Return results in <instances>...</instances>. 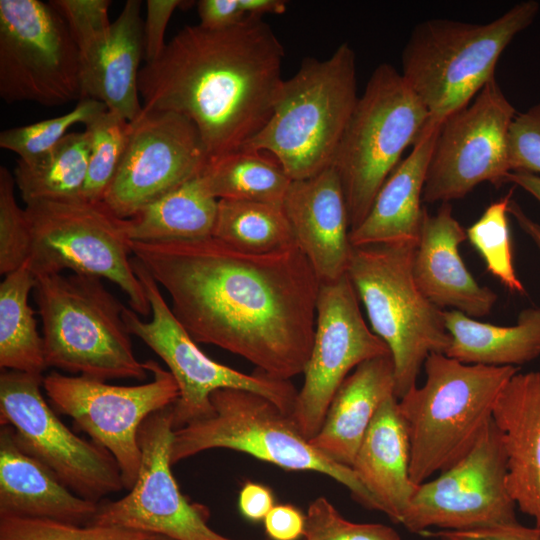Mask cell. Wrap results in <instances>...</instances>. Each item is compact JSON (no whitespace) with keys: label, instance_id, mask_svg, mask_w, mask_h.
<instances>
[{"label":"cell","instance_id":"cell-25","mask_svg":"<svg viewBox=\"0 0 540 540\" xmlns=\"http://www.w3.org/2000/svg\"><path fill=\"white\" fill-rule=\"evenodd\" d=\"M351 468L378 510L401 524L418 485L410 478V441L395 395L379 407Z\"/></svg>","mask_w":540,"mask_h":540},{"label":"cell","instance_id":"cell-18","mask_svg":"<svg viewBox=\"0 0 540 540\" xmlns=\"http://www.w3.org/2000/svg\"><path fill=\"white\" fill-rule=\"evenodd\" d=\"M387 355V345L363 318L347 274L320 283L313 344L291 414L303 436L311 440L320 431L329 405L350 371Z\"/></svg>","mask_w":540,"mask_h":540},{"label":"cell","instance_id":"cell-22","mask_svg":"<svg viewBox=\"0 0 540 540\" xmlns=\"http://www.w3.org/2000/svg\"><path fill=\"white\" fill-rule=\"evenodd\" d=\"M507 460V485L520 510L540 530V372H517L492 411Z\"/></svg>","mask_w":540,"mask_h":540},{"label":"cell","instance_id":"cell-33","mask_svg":"<svg viewBox=\"0 0 540 540\" xmlns=\"http://www.w3.org/2000/svg\"><path fill=\"white\" fill-rule=\"evenodd\" d=\"M213 237L243 251L266 253L296 244L282 204L218 200Z\"/></svg>","mask_w":540,"mask_h":540},{"label":"cell","instance_id":"cell-10","mask_svg":"<svg viewBox=\"0 0 540 540\" xmlns=\"http://www.w3.org/2000/svg\"><path fill=\"white\" fill-rule=\"evenodd\" d=\"M30 229L27 265L37 275L71 270L104 278L128 297L131 309L143 317L151 308L132 267L125 219L106 205L83 199L27 204Z\"/></svg>","mask_w":540,"mask_h":540},{"label":"cell","instance_id":"cell-32","mask_svg":"<svg viewBox=\"0 0 540 540\" xmlns=\"http://www.w3.org/2000/svg\"><path fill=\"white\" fill-rule=\"evenodd\" d=\"M200 174L218 200L282 204L292 182L275 157L243 148L208 158Z\"/></svg>","mask_w":540,"mask_h":540},{"label":"cell","instance_id":"cell-6","mask_svg":"<svg viewBox=\"0 0 540 540\" xmlns=\"http://www.w3.org/2000/svg\"><path fill=\"white\" fill-rule=\"evenodd\" d=\"M35 277L47 367L101 381L147 377L123 318L126 307L101 278L76 273Z\"/></svg>","mask_w":540,"mask_h":540},{"label":"cell","instance_id":"cell-49","mask_svg":"<svg viewBox=\"0 0 540 540\" xmlns=\"http://www.w3.org/2000/svg\"><path fill=\"white\" fill-rule=\"evenodd\" d=\"M505 183H512L522 188L540 203V175L523 171H511L506 176Z\"/></svg>","mask_w":540,"mask_h":540},{"label":"cell","instance_id":"cell-24","mask_svg":"<svg viewBox=\"0 0 540 540\" xmlns=\"http://www.w3.org/2000/svg\"><path fill=\"white\" fill-rule=\"evenodd\" d=\"M439 126L427 128L386 179L367 216L350 231L352 247L417 243L427 210L423 189Z\"/></svg>","mask_w":540,"mask_h":540},{"label":"cell","instance_id":"cell-17","mask_svg":"<svg viewBox=\"0 0 540 540\" xmlns=\"http://www.w3.org/2000/svg\"><path fill=\"white\" fill-rule=\"evenodd\" d=\"M172 405L150 414L138 431L141 464L130 492L101 501L89 525L118 527L175 540H234L208 525V509L191 503L171 471Z\"/></svg>","mask_w":540,"mask_h":540},{"label":"cell","instance_id":"cell-12","mask_svg":"<svg viewBox=\"0 0 540 540\" xmlns=\"http://www.w3.org/2000/svg\"><path fill=\"white\" fill-rule=\"evenodd\" d=\"M0 96L50 107L83 98L79 48L50 3L0 0Z\"/></svg>","mask_w":540,"mask_h":540},{"label":"cell","instance_id":"cell-14","mask_svg":"<svg viewBox=\"0 0 540 540\" xmlns=\"http://www.w3.org/2000/svg\"><path fill=\"white\" fill-rule=\"evenodd\" d=\"M152 380L118 386L80 375L52 371L43 388L55 409L70 416L92 441L107 449L121 470L124 488L134 486L141 464L138 431L152 413L172 405L179 388L169 370L157 362H144Z\"/></svg>","mask_w":540,"mask_h":540},{"label":"cell","instance_id":"cell-38","mask_svg":"<svg viewBox=\"0 0 540 540\" xmlns=\"http://www.w3.org/2000/svg\"><path fill=\"white\" fill-rule=\"evenodd\" d=\"M13 174L0 167V273L7 275L27 263L30 229L25 208L15 197Z\"/></svg>","mask_w":540,"mask_h":540},{"label":"cell","instance_id":"cell-2","mask_svg":"<svg viewBox=\"0 0 540 540\" xmlns=\"http://www.w3.org/2000/svg\"><path fill=\"white\" fill-rule=\"evenodd\" d=\"M284 48L262 18L181 29L140 70L142 107L171 111L198 129L208 158L243 148L269 120L284 79Z\"/></svg>","mask_w":540,"mask_h":540},{"label":"cell","instance_id":"cell-9","mask_svg":"<svg viewBox=\"0 0 540 540\" xmlns=\"http://www.w3.org/2000/svg\"><path fill=\"white\" fill-rule=\"evenodd\" d=\"M429 114L401 73L382 63L354 107L332 166L347 203L350 231L367 216L401 155L419 139Z\"/></svg>","mask_w":540,"mask_h":540},{"label":"cell","instance_id":"cell-29","mask_svg":"<svg viewBox=\"0 0 540 540\" xmlns=\"http://www.w3.org/2000/svg\"><path fill=\"white\" fill-rule=\"evenodd\" d=\"M218 199L201 174L186 181L125 219L132 242L196 240L212 236Z\"/></svg>","mask_w":540,"mask_h":540},{"label":"cell","instance_id":"cell-46","mask_svg":"<svg viewBox=\"0 0 540 540\" xmlns=\"http://www.w3.org/2000/svg\"><path fill=\"white\" fill-rule=\"evenodd\" d=\"M241 514L250 521L264 520L274 507L271 490L258 483L248 482L240 491L238 500Z\"/></svg>","mask_w":540,"mask_h":540},{"label":"cell","instance_id":"cell-41","mask_svg":"<svg viewBox=\"0 0 540 540\" xmlns=\"http://www.w3.org/2000/svg\"><path fill=\"white\" fill-rule=\"evenodd\" d=\"M511 171L540 175V103L516 113L509 130Z\"/></svg>","mask_w":540,"mask_h":540},{"label":"cell","instance_id":"cell-39","mask_svg":"<svg viewBox=\"0 0 540 540\" xmlns=\"http://www.w3.org/2000/svg\"><path fill=\"white\" fill-rule=\"evenodd\" d=\"M304 540H402L390 526L347 520L326 498L312 501L305 515Z\"/></svg>","mask_w":540,"mask_h":540},{"label":"cell","instance_id":"cell-35","mask_svg":"<svg viewBox=\"0 0 540 540\" xmlns=\"http://www.w3.org/2000/svg\"><path fill=\"white\" fill-rule=\"evenodd\" d=\"M90 134V154L83 200L101 203L121 161L129 121L106 110L85 125Z\"/></svg>","mask_w":540,"mask_h":540},{"label":"cell","instance_id":"cell-43","mask_svg":"<svg viewBox=\"0 0 540 540\" xmlns=\"http://www.w3.org/2000/svg\"><path fill=\"white\" fill-rule=\"evenodd\" d=\"M421 535L439 540H540L537 527H527L518 521L469 530H427Z\"/></svg>","mask_w":540,"mask_h":540},{"label":"cell","instance_id":"cell-11","mask_svg":"<svg viewBox=\"0 0 540 540\" xmlns=\"http://www.w3.org/2000/svg\"><path fill=\"white\" fill-rule=\"evenodd\" d=\"M132 267L145 290L151 319H141L131 308H125L123 318L129 333L165 362L178 385L179 397L171 406L174 430L211 415L210 396L224 388L258 393L292 414L298 391L290 380L275 379L257 369L246 374L208 357L177 320L144 265L133 257Z\"/></svg>","mask_w":540,"mask_h":540},{"label":"cell","instance_id":"cell-48","mask_svg":"<svg viewBox=\"0 0 540 540\" xmlns=\"http://www.w3.org/2000/svg\"><path fill=\"white\" fill-rule=\"evenodd\" d=\"M508 213L513 216L518 226L529 236L540 251V223L529 217L513 199L510 201Z\"/></svg>","mask_w":540,"mask_h":540},{"label":"cell","instance_id":"cell-26","mask_svg":"<svg viewBox=\"0 0 540 540\" xmlns=\"http://www.w3.org/2000/svg\"><path fill=\"white\" fill-rule=\"evenodd\" d=\"M145 55L141 1L128 0L112 22L105 43L82 59L83 98L102 102L127 121L142 111L138 79Z\"/></svg>","mask_w":540,"mask_h":540},{"label":"cell","instance_id":"cell-8","mask_svg":"<svg viewBox=\"0 0 540 540\" xmlns=\"http://www.w3.org/2000/svg\"><path fill=\"white\" fill-rule=\"evenodd\" d=\"M210 401L211 415L174 430L172 465L209 449H231L285 470L326 475L345 486L359 504L379 511L353 469L318 451L291 415L268 398L248 390L224 388L214 391Z\"/></svg>","mask_w":540,"mask_h":540},{"label":"cell","instance_id":"cell-5","mask_svg":"<svg viewBox=\"0 0 540 540\" xmlns=\"http://www.w3.org/2000/svg\"><path fill=\"white\" fill-rule=\"evenodd\" d=\"M535 0L515 4L486 24L429 19L416 25L402 52V76L439 126L495 79L498 60L539 13Z\"/></svg>","mask_w":540,"mask_h":540},{"label":"cell","instance_id":"cell-16","mask_svg":"<svg viewBox=\"0 0 540 540\" xmlns=\"http://www.w3.org/2000/svg\"><path fill=\"white\" fill-rule=\"evenodd\" d=\"M514 106L496 79L439 126L423 189V203H449L477 185L499 187L511 172L509 130Z\"/></svg>","mask_w":540,"mask_h":540},{"label":"cell","instance_id":"cell-15","mask_svg":"<svg viewBox=\"0 0 540 540\" xmlns=\"http://www.w3.org/2000/svg\"><path fill=\"white\" fill-rule=\"evenodd\" d=\"M507 485V460L493 419L471 450L440 475L417 486L401 525L422 534L431 527L469 530L517 522Z\"/></svg>","mask_w":540,"mask_h":540},{"label":"cell","instance_id":"cell-1","mask_svg":"<svg viewBox=\"0 0 540 540\" xmlns=\"http://www.w3.org/2000/svg\"><path fill=\"white\" fill-rule=\"evenodd\" d=\"M130 249L196 343L239 355L275 379L304 372L320 281L297 244L254 253L210 236L130 241Z\"/></svg>","mask_w":540,"mask_h":540},{"label":"cell","instance_id":"cell-3","mask_svg":"<svg viewBox=\"0 0 540 540\" xmlns=\"http://www.w3.org/2000/svg\"><path fill=\"white\" fill-rule=\"evenodd\" d=\"M423 386L398 399L410 441V478L419 485L458 462L492 419L495 401L516 366L466 364L430 354Z\"/></svg>","mask_w":540,"mask_h":540},{"label":"cell","instance_id":"cell-27","mask_svg":"<svg viewBox=\"0 0 540 540\" xmlns=\"http://www.w3.org/2000/svg\"><path fill=\"white\" fill-rule=\"evenodd\" d=\"M391 395H395L391 356L363 362L338 388L320 431L310 443L332 461L352 467L376 412Z\"/></svg>","mask_w":540,"mask_h":540},{"label":"cell","instance_id":"cell-42","mask_svg":"<svg viewBox=\"0 0 540 540\" xmlns=\"http://www.w3.org/2000/svg\"><path fill=\"white\" fill-rule=\"evenodd\" d=\"M182 4L179 0H148L144 20V44L146 63L156 61L162 54L168 22L174 11Z\"/></svg>","mask_w":540,"mask_h":540},{"label":"cell","instance_id":"cell-21","mask_svg":"<svg viewBox=\"0 0 540 540\" xmlns=\"http://www.w3.org/2000/svg\"><path fill=\"white\" fill-rule=\"evenodd\" d=\"M466 239L450 203H441L435 214L426 210L412 270L418 287L433 304L476 319L491 312L497 294L480 285L466 267L459 252Z\"/></svg>","mask_w":540,"mask_h":540},{"label":"cell","instance_id":"cell-37","mask_svg":"<svg viewBox=\"0 0 540 540\" xmlns=\"http://www.w3.org/2000/svg\"><path fill=\"white\" fill-rule=\"evenodd\" d=\"M149 535L118 527L78 526L47 519L0 517V540H149Z\"/></svg>","mask_w":540,"mask_h":540},{"label":"cell","instance_id":"cell-47","mask_svg":"<svg viewBox=\"0 0 540 540\" xmlns=\"http://www.w3.org/2000/svg\"><path fill=\"white\" fill-rule=\"evenodd\" d=\"M246 16L262 18L265 14H283L287 4L283 0H238Z\"/></svg>","mask_w":540,"mask_h":540},{"label":"cell","instance_id":"cell-34","mask_svg":"<svg viewBox=\"0 0 540 540\" xmlns=\"http://www.w3.org/2000/svg\"><path fill=\"white\" fill-rule=\"evenodd\" d=\"M513 190L491 203L482 215L466 229L472 246L482 257L486 269L511 293L524 295L523 283L518 278L514 262L511 234L508 222V207Z\"/></svg>","mask_w":540,"mask_h":540},{"label":"cell","instance_id":"cell-40","mask_svg":"<svg viewBox=\"0 0 540 540\" xmlns=\"http://www.w3.org/2000/svg\"><path fill=\"white\" fill-rule=\"evenodd\" d=\"M50 5L62 16L76 42L81 59L106 41L111 24L109 0H53Z\"/></svg>","mask_w":540,"mask_h":540},{"label":"cell","instance_id":"cell-44","mask_svg":"<svg viewBox=\"0 0 540 540\" xmlns=\"http://www.w3.org/2000/svg\"><path fill=\"white\" fill-rule=\"evenodd\" d=\"M263 521L271 540H298L303 537L305 516L293 505L274 506Z\"/></svg>","mask_w":540,"mask_h":540},{"label":"cell","instance_id":"cell-19","mask_svg":"<svg viewBox=\"0 0 540 540\" xmlns=\"http://www.w3.org/2000/svg\"><path fill=\"white\" fill-rule=\"evenodd\" d=\"M207 160L201 135L188 118L142 107L129 122L126 146L103 203L128 219L200 174Z\"/></svg>","mask_w":540,"mask_h":540},{"label":"cell","instance_id":"cell-7","mask_svg":"<svg viewBox=\"0 0 540 540\" xmlns=\"http://www.w3.org/2000/svg\"><path fill=\"white\" fill-rule=\"evenodd\" d=\"M416 244L353 247L347 276L371 330L387 345L394 365L395 396L416 386L432 353H446L451 336L441 308L418 287L412 270Z\"/></svg>","mask_w":540,"mask_h":540},{"label":"cell","instance_id":"cell-13","mask_svg":"<svg viewBox=\"0 0 540 540\" xmlns=\"http://www.w3.org/2000/svg\"><path fill=\"white\" fill-rule=\"evenodd\" d=\"M43 378L1 372V425L12 427L19 448L47 466L72 492L99 503L124 488L119 465L107 449L63 424L41 393Z\"/></svg>","mask_w":540,"mask_h":540},{"label":"cell","instance_id":"cell-20","mask_svg":"<svg viewBox=\"0 0 540 540\" xmlns=\"http://www.w3.org/2000/svg\"><path fill=\"white\" fill-rule=\"evenodd\" d=\"M282 206L296 244L320 283L347 273L352 252L350 222L343 187L330 166L301 180H292Z\"/></svg>","mask_w":540,"mask_h":540},{"label":"cell","instance_id":"cell-45","mask_svg":"<svg viewBox=\"0 0 540 540\" xmlns=\"http://www.w3.org/2000/svg\"><path fill=\"white\" fill-rule=\"evenodd\" d=\"M199 25L208 30H223L242 22L247 16L238 0H200L197 2Z\"/></svg>","mask_w":540,"mask_h":540},{"label":"cell","instance_id":"cell-23","mask_svg":"<svg viewBox=\"0 0 540 540\" xmlns=\"http://www.w3.org/2000/svg\"><path fill=\"white\" fill-rule=\"evenodd\" d=\"M98 503L84 499L44 464L23 452L12 427L0 431V517L47 519L89 525Z\"/></svg>","mask_w":540,"mask_h":540},{"label":"cell","instance_id":"cell-50","mask_svg":"<svg viewBox=\"0 0 540 540\" xmlns=\"http://www.w3.org/2000/svg\"><path fill=\"white\" fill-rule=\"evenodd\" d=\"M149 540H175L170 537L164 536V535H158V534H150Z\"/></svg>","mask_w":540,"mask_h":540},{"label":"cell","instance_id":"cell-30","mask_svg":"<svg viewBox=\"0 0 540 540\" xmlns=\"http://www.w3.org/2000/svg\"><path fill=\"white\" fill-rule=\"evenodd\" d=\"M89 154L90 134L85 129L69 132L34 159H18L13 176L24 203L82 199Z\"/></svg>","mask_w":540,"mask_h":540},{"label":"cell","instance_id":"cell-4","mask_svg":"<svg viewBox=\"0 0 540 540\" xmlns=\"http://www.w3.org/2000/svg\"><path fill=\"white\" fill-rule=\"evenodd\" d=\"M357 100L355 53L348 43L327 59L305 58L243 149L269 153L291 180L312 177L332 166Z\"/></svg>","mask_w":540,"mask_h":540},{"label":"cell","instance_id":"cell-31","mask_svg":"<svg viewBox=\"0 0 540 540\" xmlns=\"http://www.w3.org/2000/svg\"><path fill=\"white\" fill-rule=\"evenodd\" d=\"M36 277L27 264L0 284V367L43 376L47 365L43 337L29 304Z\"/></svg>","mask_w":540,"mask_h":540},{"label":"cell","instance_id":"cell-36","mask_svg":"<svg viewBox=\"0 0 540 540\" xmlns=\"http://www.w3.org/2000/svg\"><path fill=\"white\" fill-rule=\"evenodd\" d=\"M107 110L100 101L82 98L69 112L58 117L1 131L0 147L18 155L20 160L34 159L53 148L77 123L87 125Z\"/></svg>","mask_w":540,"mask_h":540},{"label":"cell","instance_id":"cell-28","mask_svg":"<svg viewBox=\"0 0 540 540\" xmlns=\"http://www.w3.org/2000/svg\"><path fill=\"white\" fill-rule=\"evenodd\" d=\"M451 336L446 355L466 364L516 366L540 355V307L523 309L515 324L479 321L457 310H444Z\"/></svg>","mask_w":540,"mask_h":540}]
</instances>
